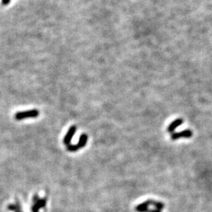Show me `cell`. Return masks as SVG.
<instances>
[{
	"label": "cell",
	"instance_id": "cell-9",
	"mask_svg": "<svg viewBox=\"0 0 212 212\" xmlns=\"http://www.w3.org/2000/svg\"><path fill=\"white\" fill-rule=\"evenodd\" d=\"M9 1L10 0H2V4L3 5H8L9 3Z\"/></svg>",
	"mask_w": 212,
	"mask_h": 212
},
{
	"label": "cell",
	"instance_id": "cell-7",
	"mask_svg": "<svg viewBox=\"0 0 212 212\" xmlns=\"http://www.w3.org/2000/svg\"><path fill=\"white\" fill-rule=\"evenodd\" d=\"M8 210H11V211H14V212H22L21 206H20L19 202H17L15 204L8 205Z\"/></svg>",
	"mask_w": 212,
	"mask_h": 212
},
{
	"label": "cell",
	"instance_id": "cell-6",
	"mask_svg": "<svg viewBox=\"0 0 212 212\" xmlns=\"http://www.w3.org/2000/svg\"><path fill=\"white\" fill-rule=\"evenodd\" d=\"M183 122L184 121L182 119H176L175 120H174V121L168 126V127H167V131L170 133L173 132L177 127H179L180 125H181V124L183 123Z\"/></svg>",
	"mask_w": 212,
	"mask_h": 212
},
{
	"label": "cell",
	"instance_id": "cell-4",
	"mask_svg": "<svg viewBox=\"0 0 212 212\" xmlns=\"http://www.w3.org/2000/svg\"><path fill=\"white\" fill-rule=\"evenodd\" d=\"M192 136V132L190 130H185V131H180V132H176L171 134V139L172 140H177L178 138H189Z\"/></svg>",
	"mask_w": 212,
	"mask_h": 212
},
{
	"label": "cell",
	"instance_id": "cell-1",
	"mask_svg": "<svg viewBox=\"0 0 212 212\" xmlns=\"http://www.w3.org/2000/svg\"><path fill=\"white\" fill-rule=\"evenodd\" d=\"M87 140H88V136H87L86 134H83L82 135H80V139H79L78 143L76 145H69L67 146V149L69 152H76V151H78L79 149L84 148L86 145L87 142Z\"/></svg>",
	"mask_w": 212,
	"mask_h": 212
},
{
	"label": "cell",
	"instance_id": "cell-2",
	"mask_svg": "<svg viewBox=\"0 0 212 212\" xmlns=\"http://www.w3.org/2000/svg\"><path fill=\"white\" fill-rule=\"evenodd\" d=\"M33 205L31 207V210L32 212H39V209L43 208V207H45L46 205V198H41L39 197L38 195H35L33 196Z\"/></svg>",
	"mask_w": 212,
	"mask_h": 212
},
{
	"label": "cell",
	"instance_id": "cell-3",
	"mask_svg": "<svg viewBox=\"0 0 212 212\" xmlns=\"http://www.w3.org/2000/svg\"><path fill=\"white\" fill-rule=\"evenodd\" d=\"M39 112L36 109H32V110L24 111V112H19L17 113L15 115V119L17 120H21L27 118H35L38 117Z\"/></svg>",
	"mask_w": 212,
	"mask_h": 212
},
{
	"label": "cell",
	"instance_id": "cell-8",
	"mask_svg": "<svg viewBox=\"0 0 212 212\" xmlns=\"http://www.w3.org/2000/svg\"><path fill=\"white\" fill-rule=\"evenodd\" d=\"M146 212H161L160 210H157V209H148L146 210Z\"/></svg>",
	"mask_w": 212,
	"mask_h": 212
},
{
	"label": "cell",
	"instance_id": "cell-5",
	"mask_svg": "<svg viewBox=\"0 0 212 212\" xmlns=\"http://www.w3.org/2000/svg\"><path fill=\"white\" fill-rule=\"evenodd\" d=\"M76 132V126H72L69 129L67 134H65V136L63 139V143L68 146V145H71V141H72V138L74 136V134Z\"/></svg>",
	"mask_w": 212,
	"mask_h": 212
}]
</instances>
